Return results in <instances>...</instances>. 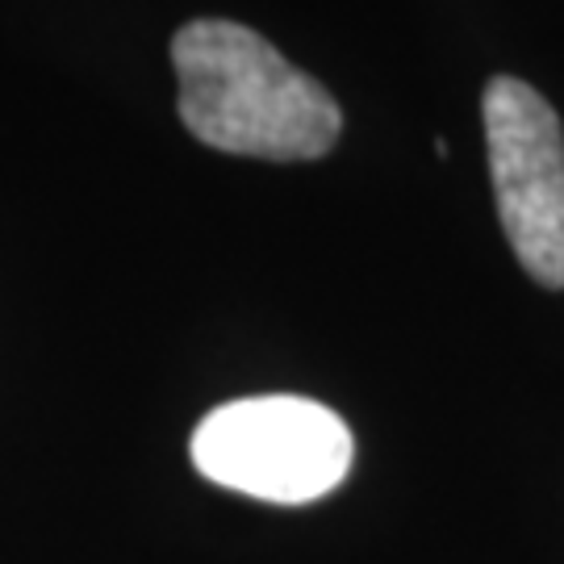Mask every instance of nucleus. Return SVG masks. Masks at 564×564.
Returning <instances> with one entry per match:
<instances>
[{"label": "nucleus", "instance_id": "nucleus-3", "mask_svg": "<svg viewBox=\"0 0 564 564\" xmlns=\"http://www.w3.org/2000/svg\"><path fill=\"white\" fill-rule=\"evenodd\" d=\"M498 218L514 256L547 289H564V130L556 109L514 76L481 97Z\"/></svg>", "mask_w": 564, "mask_h": 564}, {"label": "nucleus", "instance_id": "nucleus-2", "mask_svg": "<svg viewBox=\"0 0 564 564\" xmlns=\"http://www.w3.org/2000/svg\"><path fill=\"white\" fill-rule=\"evenodd\" d=\"M351 426L330 405L293 393L226 402L193 431L197 473L260 502L326 498L351 473Z\"/></svg>", "mask_w": 564, "mask_h": 564}, {"label": "nucleus", "instance_id": "nucleus-1", "mask_svg": "<svg viewBox=\"0 0 564 564\" xmlns=\"http://www.w3.org/2000/svg\"><path fill=\"white\" fill-rule=\"evenodd\" d=\"M181 121L226 155L318 160L343 130L335 97L239 21H188L172 39Z\"/></svg>", "mask_w": 564, "mask_h": 564}]
</instances>
